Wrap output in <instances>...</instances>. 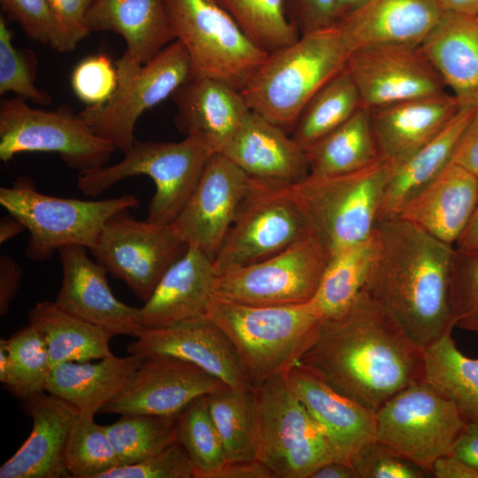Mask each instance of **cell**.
<instances>
[{
	"label": "cell",
	"mask_w": 478,
	"mask_h": 478,
	"mask_svg": "<svg viewBox=\"0 0 478 478\" xmlns=\"http://www.w3.org/2000/svg\"><path fill=\"white\" fill-rule=\"evenodd\" d=\"M298 364L375 412L425 378L424 348L364 290L343 312L322 318L314 343Z\"/></svg>",
	"instance_id": "cell-1"
},
{
	"label": "cell",
	"mask_w": 478,
	"mask_h": 478,
	"mask_svg": "<svg viewBox=\"0 0 478 478\" xmlns=\"http://www.w3.org/2000/svg\"><path fill=\"white\" fill-rule=\"evenodd\" d=\"M373 239L363 290L424 348L454 324L450 291L455 247L397 217L378 220Z\"/></svg>",
	"instance_id": "cell-2"
},
{
	"label": "cell",
	"mask_w": 478,
	"mask_h": 478,
	"mask_svg": "<svg viewBox=\"0 0 478 478\" xmlns=\"http://www.w3.org/2000/svg\"><path fill=\"white\" fill-rule=\"evenodd\" d=\"M352 50L336 24L300 35L269 53L241 93L251 110L291 134L306 103L345 68Z\"/></svg>",
	"instance_id": "cell-3"
},
{
	"label": "cell",
	"mask_w": 478,
	"mask_h": 478,
	"mask_svg": "<svg viewBox=\"0 0 478 478\" xmlns=\"http://www.w3.org/2000/svg\"><path fill=\"white\" fill-rule=\"evenodd\" d=\"M205 316L230 340L252 389L297 365L314 343L322 320L309 302L255 306L214 295Z\"/></svg>",
	"instance_id": "cell-4"
},
{
	"label": "cell",
	"mask_w": 478,
	"mask_h": 478,
	"mask_svg": "<svg viewBox=\"0 0 478 478\" xmlns=\"http://www.w3.org/2000/svg\"><path fill=\"white\" fill-rule=\"evenodd\" d=\"M252 391L255 459L273 478H309L320 466L335 461L325 432L294 392L286 374Z\"/></svg>",
	"instance_id": "cell-5"
},
{
	"label": "cell",
	"mask_w": 478,
	"mask_h": 478,
	"mask_svg": "<svg viewBox=\"0 0 478 478\" xmlns=\"http://www.w3.org/2000/svg\"><path fill=\"white\" fill-rule=\"evenodd\" d=\"M213 153L210 145L196 135H186L179 143L135 139L120 162L79 173L77 186L84 195L97 197L126 178L149 176L156 191L146 220L172 224L194 191Z\"/></svg>",
	"instance_id": "cell-6"
},
{
	"label": "cell",
	"mask_w": 478,
	"mask_h": 478,
	"mask_svg": "<svg viewBox=\"0 0 478 478\" xmlns=\"http://www.w3.org/2000/svg\"><path fill=\"white\" fill-rule=\"evenodd\" d=\"M391 165L378 160L349 173L309 174L291 186L328 258L369 240Z\"/></svg>",
	"instance_id": "cell-7"
},
{
	"label": "cell",
	"mask_w": 478,
	"mask_h": 478,
	"mask_svg": "<svg viewBox=\"0 0 478 478\" xmlns=\"http://www.w3.org/2000/svg\"><path fill=\"white\" fill-rule=\"evenodd\" d=\"M0 204L29 232L26 256L42 262L66 245L92 249L105 223L136 208L139 199L131 194L98 201L57 197L38 192L31 178L18 176L11 187L0 188Z\"/></svg>",
	"instance_id": "cell-8"
},
{
	"label": "cell",
	"mask_w": 478,
	"mask_h": 478,
	"mask_svg": "<svg viewBox=\"0 0 478 478\" xmlns=\"http://www.w3.org/2000/svg\"><path fill=\"white\" fill-rule=\"evenodd\" d=\"M165 4L175 40L189 56V80L211 78L241 91L269 53L255 45L216 0Z\"/></svg>",
	"instance_id": "cell-9"
},
{
	"label": "cell",
	"mask_w": 478,
	"mask_h": 478,
	"mask_svg": "<svg viewBox=\"0 0 478 478\" xmlns=\"http://www.w3.org/2000/svg\"><path fill=\"white\" fill-rule=\"evenodd\" d=\"M115 66L118 84L112 96L102 105L86 106L80 114L96 135L125 154L135 141L139 118L190 79L191 64L187 50L175 40L146 64L125 51Z\"/></svg>",
	"instance_id": "cell-10"
},
{
	"label": "cell",
	"mask_w": 478,
	"mask_h": 478,
	"mask_svg": "<svg viewBox=\"0 0 478 478\" xmlns=\"http://www.w3.org/2000/svg\"><path fill=\"white\" fill-rule=\"evenodd\" d=\"M115 150L67 106L33 108L19 96L0 103V159L5 163L24 152H55L81 173L104 166Z\"/></svg>",
	"instance_id": "cell-11"
},
{
	"label": "cell",
	"mask_w": 478,
	"mask_h": 478,
	"mask_svg": "<svg viewBox=\"0 0 478 478\" xmlns=\"http://www.w3.org/2000/svg\"><path fill=\"white\" fill-rule=\"evenodd\" d=\"M376 441L424 469L451 453L466 420L425 378L417 380L376 411Z\"/></svg>",
	"instance_id": "cell-12"
},
{
	"label": "cell",
	"mask_w": 478,
	"mask_h": 478,
	"mask_svg": "<svg viewBox=\"0 0 478 478\" xmlns=\"http://www.w3.org/2000/svg\"><path fill=\"white\" fill-rule=\"evenodd\" d=\"M312 234L291 186L255 181L217 253V275L264 260Z\"/></svg>",
	"instance_id": "cell-13"
},
{
	"label": "cell",
	"mask_w": 478,
	"mask_h": 478,
	"mask_svg": "<svg viewBox=\"0 0 478 478\" xmlns=\"http://www.w3.org/2000/svg\"><path fill=\"white\" fill-rule=\"evenodd\" d=\"M328 260L313 235L256 263L217 276L213 295L255 306L301 305L315 295Z\"/></svg>",
	"instance_id": "cell-14"
},
{
	"label": "cell",
	"mask_w": 478,
	"mask_h": 478,
	"mask_svg": "<svg viewBox=\"0 0 478 478\" xmlns=\"http://www.w3.org/2000/svg\"><path fill=\"white\" fill-rule=\"evenodd\" d=\"M188 247L173 224L137 220L125 211L105 223L89 251L107 272L145 302Z\"/></svg>",
	"instance_id": "cell-15"
},
{
	"label": "cell",
	"mask_w": 478,
	"mask_h": 478,
	"mask_svg": "<svg viewBox=\"0 0 478 478\" xmlns=\"http://www.w3.org/2000/svg\"><path fill=\"white\" fill-rule=\"evenodd\" d=\"M368 110L446 92L420 45L379 44L354 49L345 66Z\"/></svg>",
	"instance_id": "cell-16"
},
{
	"label": "cell",
	"mask_w": 478,
	"mask_h": 478,
	"mask_svg": "<svg viewBox=\"0 0 478 478\" xmlns=\"http://www.w3.org/2000/svg\"><path fill=\"white\" fill-rule=\"evenodd\" d=\"M255 180L222 153L207 160L199 181L172 223L183 240L214 260Z\"/></svg>",
	"instance_id": "cell-17"
},
{
	"label": "cell",
	"mask_w": 478,
	"mask_h": 478,
	"mask_svg": "<svg viewBox=\"0 0 478 478\" xmlns=\"http://www.w3.org/2000/svg\"><path fill=\"white\" fill-rule=\"evenodd\" d=\"M226 387L192 363L173 357H146L130 387L101 412L176 416L196 398Z\"/></svg>",
	"instance_id": "cell-18"
},
{
	"label": "cell",
	"mask_w": 478,
	"mask_h": 478,
	"mask_svg": "<svg viewBox=\"0 0 478 478\" xmlns=\"http://www.w3.org/2000/svg\"><path fill=\"white\" fill-rule=\"evenodd\" d=\"M135 337L127 345L129 354L176 358L199 366L231 388L251 389L230 340L205 315L164 328L142 327Z\"/></svg>",
	"instance_id": "cell-19"
},
{
	"label": "cell",
	"mask_w": 478,
	"mask_h": 478,
	"mask_svg": "<svg viewBox=\"0 0 478 478\" xmlns=\"http://www.w3.org/2000/svg\"><path fill=\"white\" fill-rule=\"evenodd\" d=\"M81 245L58 250L63 278L55 302L69 312L113 335L136 336L142 324L139 308L120 301L109 287L107 270L91 260Z\"/></svg>",
	"instance_id": "cell-20"
},
{
	"label": "cell",
	"mask_w": 478,
	"mask_h": 478,
	"mask_svg": "<svg viewBox=\"0 0 478 478\" xmlns=\"http://www.w3.org/2000/svg\"><path fill=\"white\" fill-rule=\"evenodd\" d=\"M21 408L32 420V430L1 466L0 478H70L66 450L78 410L46 391L22 399Z\"/></svg>",
	"instance_id": "cell-21"
},
{
	"label": "cell",
	"mask_w": 478,
	"mask_h": 478,
	"mask_svg": "<svg viewBox=\"0 0 478 478\" xmlns=\"http://www.w3.org/2000/svg\"><path fill=\"white\" fill-rule=\"evenodd\" d=\"M251 179L294 186L310 174L305 149L281 127L250 110L221 152Z\"/></svg>",
	"instance_id": "cell-22"
},
{
	"label": "cell",
	"mask_w": 478,
	"mask_h": 478,
	"mask_svg": "<svg viewBox=\"0 0 478 478\" xmlns=\"http://www.w3.org/2000/svg\"><path fill=\"white\" fill-rule=\"evenodd\" d=\"M286 377L298 398L325 432L335 461L351 465L352 458L376 441V412L334 389L302 366Z\"/></svg>",
	"instance_id": "cell-23"
},
{
	"label": "cell",
	"mask_w": 478,
	"mask_h": 478,
	"mask_svg": "<svg viewBox=\"0 0 478 478\" xmlns=\"http://www.w3.org/2000/svg\"><path fill=\"white\" fill-rule=\"evenodd\" d=\"M217 276L213 260L197 247L189 245L139 308L142 326L164 328L204 316L213 297Z\"/></svg>",
	"instance_id": "cell-24"
},
{
	"label": "cell",
	"mask_w": 478,
	"mask_h": 478,
	"mask_svg": "<svg viewBox=\"0 0 478 478\" xmlns=\"http://www.w3.org/2000/svg\"><path fill=\"white\" fill-rule=\"evenodd\" d=\"M447 92L369 110L379 156L395 166L436 135L459 112Z\"/></svg>",
	"instance_id": "cell-25"
},
{
	"label": "cell",
	"mask_w": 478,
	"mask_h": 478,
	"mask_svg": "<svg viewBox=\"0 0 478 478\" xmlns=\"http://www.w3.org/2000/svg\"><path fill=\"white\" fill-rule=\"evenodd\" d=\"M478 200V176L455 163L411 198L396 217L455 247Z\"/></svg>",
	"instance_id": "cell-26"
},
{
	"label": "cell",
	"mask_w": 478,
	"mask_h": 478,
	"mask_svg": "<svg viewBox=\"0 0 478 478\" xmlns=\"http://www.w3.org/2000/svg\"><path fill=\"white\" fill-rule=\"evenodd\" d=\"M171 97L179 132L202 138L215 153L222 152L251 110L240 90L211 78L189 80Z\"/></svg>",
	"instance_id": "cell-27"
},
{
	"label": "cell",
	"mask_w": 478,
	"mask_h": 478,
	"mask_svg": "<svg viewBox=\"0 0 478 478\" xmlns=\"http://www.w3.org/2000/svg\"><path fill=\"white\" fill-rule=\"evenodd\" d=\"M444 12L439 0H366L336 25L353 50L379 44L420 45Z\"/></svg>",
	"instance_id": "cell-28"
},
{
	"label": "cell",
	"mask_w": 478,
	"mask_h": 478,
	"mask_svg": "<svg viewBox=\"0 0 478 478\" xmlns=\"http://www.w3.org/2000/svg\"><path fill=\"white\" fill-rule=\"evenodd\" d=\"M143 358L128 353L96 363H60L51 368L45 391L72 404L80 414L95 417L130 387Z\"/></svg>",
	"instance_id": "cell-29"
},
{
	"label": "cell",
	"mask_w": 478,
	"mask_h": 478,
	"mask_svg": "<svg viewBox=\"0 0 478 478\" xmlns=\"http://www.w3.org/2000/svg\"><path fill=\"white\" fill-rule=\"evenodd\" d=\"M420 48L460 108L478 107V22L445 12Z\"/></svg>",
	"instance_id": "cell-30"
},
{
	"label": "cell",
	"mask_w": 478,
	"mask_h": 478,
	"mask_svg": "<svg viewBox=\"0 0 478 478\" xmlns=\"http://www.w3.org/2000/svg\"><path fill=\"white\" fill-rule=\"evenodd\" d=\"M86 26L89 33L121 35L126 51L141 64L175 41L165 0H94Z\"/></svg>",
	"instance_id": "cell-31"
},
{
	"label": "cell",
	"mask_w": 478,
	"mask_h": 478,
	"mask_svg": "<svg viewBox=\"0 0 478 478\" xmlns=\"http://www.w3.org/2000/svg\"><path fill=\"white\" fill-rule=\"evenodd\" d=\"M474 109L461 108L432 139L400 163L391 166L381 198L377 221L394 218L451 163L453 154Z\"/></svg>",
	"instance_id": "cell-32"
},
{
	"label": "cell",
	"mask_w": 478,
	"mask_h": 478,
	"mask_svg": "<svg viewBox=\"0 0 478 478\" xmlns=\"http://www.w3.org/2000/svg\"><path fill=\"white\" fill-rule=\"evenodd\" d=\"M28 320L44 338L51 367L113 355L111 332L69 312L55 301L37 303L29 311Z\"/></svg>",
	"instance_id": "cell-33"
},
{
	"label": "cell",
	"mask_w": 478,
	"mask_h": 478,
	"mask_svg": "<svg viewBox=\"0 0 478 478\" xmlns=\"http://www.w3.org/2000/svg\"><path fill=\"white\" fill-rule=\"evenodd\" d=\"M305 150L310 174L319 176L356 172L381 159L370 112L364 107Z\"/></svg>",
	"instance_id": "cell-34"
},
{
	"label": "cell",
	"mask_w": 478,
	"mask_h": 478,
	"mask_svg": "<svg viewBox=\"0 0 478 478\" xmlns=\"http://www.w3.org/2000/svg\"><path fill=\"white\" fill-rule=\"evenodd\" d=\"M453 328L450 325L424 347L425 379L455 405L466 422H478V359L457 348Z\"/></svg>",
	"instance_id": "cell-35"
},
{
	"label": "cell",
	"mask_w": 478,
	"mask_h": 478,
	"mask_svg": "<svg viewBox=\"0 0 478 478\" xmlns=\"http://www.w3.org/2000/svg\"><path fill=\"white\" fill-rule=\"evenodd\" d=\"M374 250L372 235L328 258L318 289L309 301L322 318L345 311L363 290Z\"/></svg>",
	"instance_id": "cell-36"
},
{
	"label": "cell",
	"mask_w": 478,
	"mask_h": 478,
	"mask_svg": "<svg viewBox=\"0 0 478 478\" xmlns=\"http://www.w3.org/2000/svg\"><path fill=\"white\" fill-rule=\"evenodd\" d=\"M360 107L356 85L344 68L306 103L290 135L306 149L350 119Z\"/></svg>",
	"instance_id": "cell-37"
},
{
	"label": "cell",
	"mask_w": 478,
	"mask_h": 478,
	"mask_svg": "<svg viewBox=\"0 0 478 478\" xmlns=\"http://www.w3.org/2000/svg\"><path fill=\"white\" fill-rule=\"evenodd\" d=\"M206 397L211 417L222 443L226 463L254 460L252 389L227 386Z\"/></svg>",
	"instance_id": "cell-38"
},
{
	"label": "cell",
	"mask_w": 478,
	"mask_h": 478,
	"mask_svg": "<svg viewBox=\"0 0 478 478\" xmlns=\"http://www.w3.org/2000/svg\"><path fill=\"white\" fill-rule=\"evenodd\" d=\"M176 416L124 414L105 431L122 465L140 462L178 442Z\"/></svg>",
	"instance_id": "cell-39"
},
{
	"label": "cell",
	"mask_w": 478,
	"mask_h": 478,
	"mask_svg": "<svg viewBox=\"0 0 478 478\" xmlns=\"http://www.w3.org/2000/svg\"><path fill=\"white\" fill-rule=\"evenodd\" d=\"M245 35L267 53L290 45L300 36L288 19L285 0H216Z\"/></svg>",
	"instance_id": "cell-40"
},
{
	"label": "cell",
	"mask_w": 478,
	"mask_h": 478,
	"mask_svg": "<svg viewBox=\"0 0 478 478\" xmlns=\"http://www.w3.org/2000/svg\"><path fill=\"white\" fill-rule=\"evenodd\" d=\"M6 345L9 369L4 387L21 400L44 392L52 367L42 334L29 323L6 339Z\"/></svg>",
	"instance_id": "cell-41"
},
{
	"label": "cell",
	"mask_w": 478,
	"mask_h": 478,
	"mask_svg": "<svg viewBox=\"0 0 478 478\" xmlns=\"http://www.w3.org/2000/svg\"><path fill=\"white\" fill-rule=\"evenodd\" d=\"M178 443L194 468V478H211L226 464L221 440L210 414L206 396L193 400L177 419Z\"/></svg>",
	"instance_id": "cell-42"
},
{
	"label": "cell",
	"mask_w": 478,
	"mask_h": 478,
	"mask_svg": "<svg viewBox=\"0 0 478 478\" xmlns=\"http://www.w3.org/2000/svg\"><path fill=\"white\" fill-rule=\"evenodd\" d=\"M66 466L73 478H101L121 466L105 431L94 417L78 414L72 426L66 450Z\"/></svg>",
	"instance_id": "cell-43"
},
{
	"label": "cell",
	"mask_w": 478,
	"mask_h": 478,
	"mask_svg": "<svg viewBox=\"0 0 478 478\" xmlns=\"http://www.w3.org/2000/svg\"><path fill=\"white\" fill-rule=\"evenodd\" d=\"M38 58L30 49L16 48L12 33L0 16V95L14 93L32 103L49 105L51 96L35 85Z\"/></svg>",
	"instance_id": "cell-44"
},
{
	"label": "cell",
	"mask_w": 478,
	"mask_h": 478,
	"mask_svg": "<svg viewBox=\"0 0 478 478\" xmlns=\"http://www.w3.org/2000/svg\"><path fill=\"white\" fill-rule=\"evenodd\" d=\"M450 305L455 327L478 333V248H455Z\"/></svg>",
	"instance_id": "cell-45"
},
{
	"label": "cell",
	"mask_w": 478,
	"mask_h": 478,
	"mask_svg": "<svg viewBox=\"0 0 478 478\" xmlns=\"http://www.w3.org/2000/svg\"><path fill=\"white\" fill-rule=\"evenodd\" d=\"M118 84L115 64L104 53L89 56L73 68L71 85L86 106H98L114 94Z\"/></svg>",
	"instance_id": "cell-46"
},
{
	"label": "cell",
	"mask_w": 478,
	"mask_h": 478,
	"mask_svg": "<svg viewBox=\"0 0 478 478\" xmlns=\"http://www.w3.org/2000/svg\"><path fill=\"white\" fill-rule=\"evenodd\" d=\"M9 20L18 22L31 40L63 52L62 38L50 0H0Z\"/></svg>",
	"instance_id": "cell-47"
},
{
	"label": "cell",
	"mask_w": 478,
	"mask_h": 478,
	"mask_svg": "<svg viewBox=\"0 0 478 478\" xmlns=\"http://www.w3.org/2000/svg\"><path fill=\"white\" fill-rule=\"evenodd\" d=\"M101 478H194V468L186 451L176 442L140 462L109 470Z\"/></svg>",
	"instance_id": "cell-48"
},
{
	"label": "cell",
	"mask_w": 478,
	"mask_h": 478,
	"mask_svg": "<svg viewBox=\"0 0 478 478\" xmlns=\"http://www.w3.org/2000/svg\"><path fill=\"white\" fill-rule=\"evenodd\" d=\"M351 465L358 478H426L428 473L375 441L358 452Z\"/></svg>",
	"instance_id": "cell-49"
},
{
	"label": "cell",
	"mask_w": 478,
	"mask_h": 478,
	"mask_svg": "<svg viewBox=\"0 0 478 478\" xmlns=\"http://www.w3.org/2000/svg\"><path fill=\"white\" fill-rule=\"evenodd\" d=\"M94 0H50L62 38L63 52L73 50L90 33L86 15Z\"/></svg>",
	"instance_id": "cell-50"
},
{
	"label": "cell",
	"mask_w": 478,
	"mask_h": 478,
	"mask_svg": "<svg viewBox=\"0 0 478 478\" xmlns=\"http://www.w3.org/2000/svg\"><path fill=\"white\" fill-rule=\"evenodd\" d=\"M337 0H285L286 13L300 35L335 24Z\"/></svg>",
	"instance_id": "cell-51"
},
{
	"label": "cell",
	"mask_w": 478,
	"mask_h": 478,
	"mask_svg": "<svg viewBox=\"0 0 478 478\" xmlns=\"http://www.w3.org/2000/svg\"><path fill=\"white\" fill-rule=\"evenodd\" d=\"M22 268L11 256H0V315L9 312L11 303L16 297L22 278Z\"/></svg>",
	"instance_id": "cell-52"
},
{
	"label": "cell",
	"mask_w": 478,
	"mask_h": 478,
	"mask_svg": "<svg viewBox=\"0 0 478 478\" xmlns=\"http://www.w3.org/2000/svg\"><path fill=\"white\" fill-rule=\"evenodd\" d=\"M451 162L460 165L478 176V107L474 109L460 138Z\"/></svg>",
	"instance_id": "cell-53"
},
{
	"label": "cell",
	"mask_w": 478,
	"mask_h": 478,
	"mask_svg": "<svg viewBox=\"0 0 478 478\" xmlns=\"http://www.w3.org/2000/svg\"><path fill=\"white\" fill-rule=\"evenodd\" d=\"M451 453L478 472V422L467 421L465 424Z\"/></svg>",
	"instance_id": "cell-54"
},
{
	"label": "cell",
	"mask_w": 478,
	"mask_h": 478,
	"mask_svg": "<svg viewBox=\"0 0 478 478\" xmlns=\"http://www.w3.org/2000/svg\"><path fill=\"white\" fill-rule=\"evenodd\" d=\"M430 476L435 478H478V472L451 452L439 457L434 462Z\"/></svg>",
	"instance_id": "cell-55"
},
{
	"label": "cell",
	"mask_w": 478,
	"mask_h": 478,
	"mask_svg": "<svg viewBox=\"0 0 478 478\" xmlns=\"http://www.w3.org/2000/svg\"><path fill=\"white\" fill-rule=\"evenodd\" d=\"M211 478H273L269 470L258 460L226 463Z\"/></svg>",
	"instance_id": "cell-56"
},
{
	"label": "cell",
	"mask_w": 478,
	"mask_h": 478,
	"mask_svg": "<svg viewBox=\"0 0 478 478\" xmlns=\"http://www.w3.org/2000/svg\"><path fill=\"white\" fill-rule=\"evenodd\" d=\"M309 478H358L351 465L329 461L317 468Z\"/></svg>",
	"instance_id": "cell-57"
},
{
	"label": "cell",
	"mask_w": 478,
	"mask_h": 478,
	"mask_svg": "<svg viewBox=\"0 0 478 478\" xmlns=\"http://www.w3.org/2000/svg\"><path fill=\"white\" fill-rule=\"evenodd\" d=\"M455 248L459 250L478 248V200L473 215L456 243Z\"/></svg>",
	"instance_id": "cell-58"
},
{
	"label": "cell",
	"mask_w": 478,
	"mask_h": 478,
	"mask_svg": "<svg viewBox=\"0 0 478 478\" xmlns=\"http://www.w3.org/2000/svg\"><path fill=\"white\" fill-rule=\"evenodd\" d=\"M444 12L478 17V0H439Z\"/></svg>",
	"instance_id": "cell-59"
},
{
	"label": "cell",
	"mask_w": 478,
	"mask_h": 478,
	"mask_svg": "<svg viewBox=\"0 0 478 478\" xmlns=\"http://www.w3.org/2000/svg\"><path fill=\"white\" fill-rule=\"evenodd\" d=\"M27 230L24 225L16 218L9 214V217L2 218L0 223V243H4Z\"/></svg>",
	"instance_id": "cell-60"
},
{
	"label": "cell",
	"mask_w": 478,
	"mask_h": 478,
	"mask_svg": "<svg viewBox=\"0 0 478 478\" xmlns=\"http://www.w3.org/2000/svg\"><path fill=\"white\" fill-rule=\"evenodd\" d=\"M366 0H337L335 24L359 7Z\"/></svg>",
	"instance_id": "cell-61"
},
{
	"label": "cell",
	"mask_w": 478,
	"mask_h": 478,
	"mask_svg": "<svg viewBox=\"0 0 478 478\" xmlns=\"http://www.w3.org/2000/svg\"><path fill=\"white\" fill-rule=\"evenodd\" d=\"M9 369V353L6 345V339L0 340V382L4 384L6 381Z\"/></svg>",
	"instance_id": "cell-62"
},
{
	"label": "cell",
	"mask_w": 478,
	"mask_h": 478,
	"mask_svg": "<svg viewBox=\"0 0 478 478\" xmlns=\"http://www.w3.org/2000/svg\"><path fill=\"white\" fill-rule=\"evenodd\" d=\"M475 19H476V20H477V22H478V17H476V18H475Z\"/></svg>",
	"instance_id": "cell-63"
}]
</instances>
